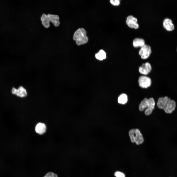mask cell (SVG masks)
<instances>
[{
  "label": "cell",
  "mask_w": 177,
  "mask_h": 177,
  "mask_svg": "<svg viewBox=\"0 0 177 177\" xmlns=\"http://www.w3.org/2000/svg\"><path fill=\"white\" fill-rule=\"evenodd\" d=\"M157 104L159 108L163 109L168 114L172 113L176 107L175 102L167 96L159 98Z\"/></svg>",
  "instance_id": "obj_1"
},
{
  "label": "cell",
  "mask_w": 177,
  "mask_h": 177,
  "mask_svg": "<svg viewBox=\"0 0 177 177\" xmlns=\"http://www.w3.org/2000/svg\"><path fill=\"white\" fill-rule=\"evenodd\" d=\"M86 32L83 28L79 29L74 33L73 39L76 41V44L79 45L86 43L88 39L87 36Z\"/></svg>",
  "instance_id": "obj_2"
},
{
  "label": "cell",
  "mask_w": 177,
  "mask_h": 177,
  "mask_svg": "<svg viewBox=\"0 0 177 177\" xmlns=\"http://www.w3.org/2000/svg\"><path fill=\"white\" fill-rule=\"evenodd\" d=\"M129 135L131 141L132 143L135 142L138 145L142 144L143 142L142 135L138 129H133L130 130L129 132Z\"/></svg>",
  "instance_id": "obj_3"
},
{
  "label": "cell",
  "mask_w": 177,
  "mask_h": 177,
  "mask_svg": "<svg viewBox=\"0 0 177 177\" xmlns=\"http://www.w3.org/2000/svg\"><path fill=\"white\" fill-rule=\"evenodd\" d=\"M151 52L150 46L145 44L141 47L139 51V54L142 59H146L149 57Z\"/></svg>",
  "instance_id": "obj_4"
},
{
  "label": "cell",
  "mask_w": 177,
  "mask_h": 177,
  "mask_svg": "<svg viewBox=\"0 0 177 177\" xmlns=\"http://www.w3.org/2000/svg\"><path fill=\"white\" fill-rule=\"evenodd\" d=\"M138 83L139 86L143 88H147L149 87L151 84V80L149 77L142 76L139 78Z\"/></svg>",
  "instance_id": "obj_5"
},
{
  "label": "cell",
  "mask_w": 177,
  "mask_h": 177,
  "mask_svg": "<svg viewBox=\"0 0 177 177\" xmlns=\"http://www.w3.org/2000/svg\"><path fill=\"white\" fill-rule=\"evenodd\" d=\"M137 21V19L136 18L132 15H130L126 18V23L129 27L137 29L139 27Z\"/></svg>",
  "instance_id": "obj_6"
},
{
  "label": "cell",
  "mask_w": 177,
  "mask_h": 177,
  "mask_svg": "<svg viewBox=\"0 0 177 177\" xmlns=\"http://www.w3.org/2000/svg\"><path fill=\"white\" fill-rule=\"evenodd\" d=\"M12 93L18 96L23 98L27 95V92L26 89L23 86H20L18 89L13 87L12 90Z\"/></svg>",
  "instance_id": "obj_7"
},
{
  "label": "cell",
  "mask_w": 177,
  "mask_h": 177,
  "mask_svg": "<svg viewBox=\"0 0 177 177\" xmlns=\"http://www.w3.org/2000/svg\"><path fill=\"white\" fill-rule=\"evenodd\" d=\"M152 67L150 64L148 62L143 63L142 66L139 67V71L142 74L146 75L151 72Z\"/></svg>",
  "instance_id": "obj_8"
},
{
  "label": "cell",
  "mask_w": 177,
  "mask_h": 177,
  "mask_svg": "<svg viewBox=\"0 0 177 177\" xmlns=\"http://www.w3.org/2000/svg\"><path fill=\"white\" fill-rule=\"evenodd\" d=\"M163 24L164 28L168 31H172L174 29L175 26L172 21L169 18H165L163 20Z\"/></svg>",
  "instance_id": "obj_9"
},
{
  "label": "cell",
  "mask_w": 177,
  "mask_h": 177,
  "mask_svg": "<svg viewBox=\"0 0 177 177\" xmlns=\"http://www.w3.org/2000/svg\"><path fill=\"white\" fill-rule=\"evenodd\" d=\"M47 15L50 21L55 26L57 27L59 25V17L58 15L48 14Z\"/></svg>",
  "instance_id": "obj_10"
},
{
  "label": "cell",
  "mask_w": 177,
  "mask_h": 177,
  "mask_svg": "<svg viewBox=\"0 0 177 177\" xmlns=\"http://www.w3.org/2000/svg\"><path fill=\"white\" fill-rule=\"evenodd\" d=\"M149 104L147 108L145 111V114L146 115H148L152 113L154 108L155 103L154 99L152 98L149 99Z\"/></svg>",
  "instance_id": "obj_11"
},
{
  "label": "cell",
  "mask_w": 177,
  "mask_h": 177,
  "mask_svg": "<svg viewBox=\"0 0 177 177\" xmlns=\"http://www.w3.org/2000/svg\"><path fill=\"white\" fill-rule=\"evenodd\" d=\"M46 127L45 125L43 123H39L36 125L35 127L36 132L40 135L44 134L45 132Z\"/></svg>",
  "instance_id": "obj_12"
},
{
  "label": "cell",
  "mask_w": 177,
  "mask_h": 177,
  "mask_svg": "<svg viewBox=\"0 0 177 177\" xmlns=\"http://www.w3.org/2000/svg\"><path fill=\"white\" fill-rule=\"evenodd\" d=\"M41 20L43 25L46 28L49 27L50 25V22L47 15L44 13L42 15L41 17Z\"/></svg>",
  "instance_id": "obj_13"
},
{
  "label": "cell",
  "mask_w": 177,
  "mask_h": 177,
  "mask_svg": "<svg viewBox=\"0 0 177 177\" xmlns=\"http://www.w3.org/2000/svg\"><path fill=\"white\" fill-rule=\"evenodd\" d=\"M133 44L134 47H141L145 44V42L144 40L142 38H136L133 40Z\"/></svg>",
  "instance_id": "obj_14"
},
{
  "label": "cell",
  "mask_w": 177,
  "mask_h": 177,
  "mask_svg": "<svg viewBox=\"0 0 177 177\" xmlns=\"http://www.w3.org/2000/svg\"><path fill=\"white\" fill-rule=\"evenodd\" d=\"M149 104V99L144 98L141 102L139 106V110L141 111H143L144 109L148 107Z\"/></svg>",
  "instance_id": "obj_15"
},
{
  "label": "cell",
  "mask_w": 177,
  "mask_h": 177,
  "mask_svg": "<svg viewBox=\"0 0 177 177\" xmlns=\"http://www.w3.org/2000/svg\"><path fill=\"white\" fill-rule=\"evenodd\" d=\"M128 101V97L125 94L122 93L118 97V103L121 104H125Z\"/></svg>",
  "instance_id": "obj_16"
},
{
  "label": "cell",
  "mask_w": 177,
  "mask_h": 177,
  "mask_svg": "<svg viewBox=\"0 0 177 177\" xmlns=\"http://www.w3.org/2000/svg\"><path fill=\"white\" fill-rule=\"evenodd\" d=\"M96 58L99 60H102L105 59L106 57L105 52L103 50H101L96 54L95 55Z\"/></svg>",
  "instance_id": "obj_17"
},
{
  "label": "cell",
  "mask_w": 177,
  "mask_h": 177,
  "mask_svg": "<svg viewBox=\"0 0 177 177\" xmlns=\"http://www.w3.org/2000/svg\"><path fill=\"white\" fill-rule=\"evenodd\" d=\"M114 175L116 177H125V175L123 173L119 171L116 172Z\"/></svg>",
  "instance_id": "obj_18"
},
{
  "label": "cell",
  "mask_w": 177,
  "mask_h": 177,
  "mask_svg": "<svg viewBox=\"0 0 177 177\" xmlns=\"http://www.w3.org/2000/svg\"><path fill=\"white\" fill-rule=\"evenodd\" d=\"M44 176L45 177H58L56 174L51 172L48 173Z\"/></svg>",
  "instance_id": "obj_19"
},
{
  "label": "cell",
  "mask_w": 177,
  "mask_h": 177,
  "mask_svg": "<svg viewBox=\"0 0 177 177\" xmlns=\"http://www.w3.org/2000/svg\"><path fill=\"white\" fill-rule=\"evenodd\" d=\"M110 1L112 4L115 6H118L120 3L119 0H111Z\"/></svg>",
  "instance_id": "obj_20"
},
{
  "label": "cell",
  "mask_w": 177,
  "mask_h": 177,
  "mask_svg": "<svg viewBox=\"0 0 177 177\" xmlns=\"http://www.w3.org/2000/svg\"></svg>",
  "instance_id": "obj_21"
},
{
  "label": "cell",
  "mask_w": 177,
  "mask_h": 177,
  "mask_svg": "<svg viewBox=\"0 0 177 177\" xmlns=\"http://www.w3.org/2000/svg\"></svg>",
  "instance_id": "obj_22"
}]
</instances>
